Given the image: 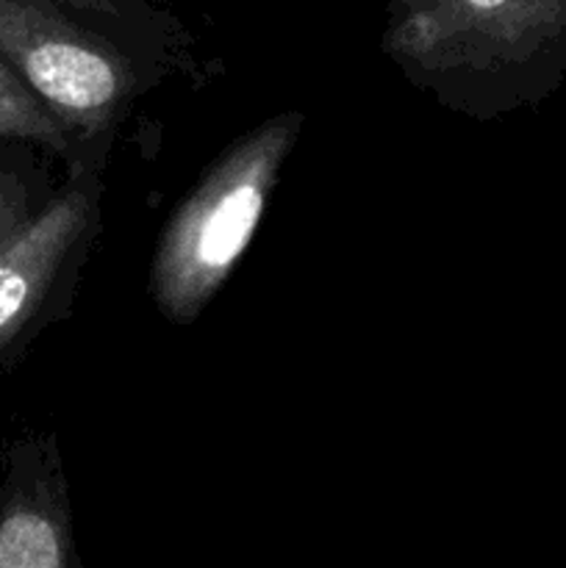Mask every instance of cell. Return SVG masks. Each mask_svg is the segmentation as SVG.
I'll return each mask as SVG.
<instances>
[{
	"label": "cell",
	"instance_id": "1",
	"mask_svg": "<svg viewBox=\"0 0 566 568\" xmlns=\"http://www.w3.org/2000/svg\"><path fill=\"white\" fill-rule=\"evenodd\" d=\"M383 50L475 120L542 103L566 75V0H392Z\"/></svg>",
	"mask_w": 566,
	"mask_h": 568
},
{
	"label": "cell",
	"instance_id": "2",
	"mask_svg": "<svg viewBox=\"0 0 566 568\" xmlns=\"http://www.w3.org/2000/svg\"><path fill=\"white\" fill-rule=\"evenodd\" d=\"M300 131V111L261 122L172 211L150 266V294L164 320L189 325L225 286L264 220Z\"/></svg>",
	"mask_w": 566,
	"mask_h": 568
},
{
	"label": "cell",
	"instance_id": "3",
	"mask_svg": "<svg viewBox=\"0 0 566 568\" xmlns=\"http://www.w3.org/2000/svg\"><path fill=\"white\" fill-rule=\"evenodd\" d=\"M0 59L89 159L128 114L148 75L94 14V0H0ZM75 161V164H78Z\"/></svg>",
	"mask_w": 566,
	"mask_h": 568
},
{
	"label": "cell",
	"instance_id": "4",
	"mask_svg": "<svg viewBox=\"0 0 566 568\" xmlns=\"http://www.w3.org/2000/svg\"><path fill=\"white\" fill-rule=\"evenodd\" d=\"M100 225V181L92 161L0 242V372L61 314Z\"/></svg>",
	"mask_w": 566,
	"mask_h": 568
},
{
	"label": "cell",
	"instance_id": "5",
	"mask_svg": "<svg viewBox=\"0 0 566 568\" xmlns=\"http://www.w3.org/2000/svg\"><path fill=\"white\" fill-rule=\"evenodd\" d=\"M70 505L53 438L28 436L9 447L0 475V568H67Z\"/></svg>",
	"mask_w": 566,
	"mask_h": 568
},
{
	"label": "cell",
	"instance_id": "6",
	"mask_svg": "<svg viewBox=\"0 0 566 568\" xmlns=\"http://www.w3.org/2000/svg\"><path fill=\"white\" fill-rule=\"evenodd\" d=\"M0 136L28 142L48 153L64 155L72 164L78 150L61 122L42 105V100L20 81L14 70L0 59Z\"/></svg>",
	"mask_w": 566,
	"mask_h": 568
},
{
	"label": "cell",
	"instance_id": "7",
	"mask_svg": "<svg viewBox=\"0 0 566 568\" xmlns=\"http://www.w3.org/2000/svg\"><path fill=\"white\" fill-rule=\"evenodd\" d=\"M28 142L0 136V242L48 197H39L37 166Z\"/></svg>",
	"mask_w": 566,
	"mask_h": 568
}]
</instances>
